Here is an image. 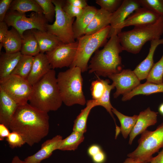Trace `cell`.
Segmentation results:
<instances>
[{"label": "cell", "mask_w": 163, "mask_h": 163, "mask_svg": "<svg viewBox=\"0 0 163 163\" xmlns=\"http://www.w3.org/2000/svg\"><path fill=\"white\" fill-rule=\"evenodd\" d=\"M161 44H163V38L151 41L150 46L147 56L133 71L140 81L147 78L154 64L153 56L155 50Z\"/></svg>", "instance_id": "ac0fdd59"}, {"label": "cell", "mask_w": 163, "mask_h": 163, "mask_svg": "<svg viewBox=\"0 0 163 163\" xmlns=\"http://www.w3.org/2000/svg\"><path fill=\"white\" fill-rule=\"evenodd\" d=\"M4 21L8 26L15 29L23 37L24 32L26 30L36 29L46 31L48 21L43 14L32 12L27 17L25 13L17 11H8Z\"/></svg>", "instance_id": "9c48e42d"}, {"label": "cell", "mask_w": 163, "mask_h": 163, "mask_svg": "<svg viewBox=\"0 0 163 163\" xmlns=\"http://www.w3.org/2000/svg\"><path fill=\"white\" fill-rule=\"evenodd\" d=\"M66 1L74 6L83 9L88 6L85 0H67Z\"/></svg>", "instance_id": "b9f144b4"}, {"label": "cell", "mask_w": 163, "mask_h": 163, "mask_svg": "<svg viewBox=\"0 0 163 163\" xmlns=\"http://www.w3.org/2000/svg\"><path fill=\"white\" fill-rule=\"evenodd\" d=\"M22 37L19 32L14 28L8 30L2 43L5 52L15 53L21 51Z\"/></svg>", "instance_id": "d4e9b609"}, {"label": "cell", "mask_w": 163, "mask_h": 163, "mask_svg": "<svg viewBox=\"0 0 163 163\" xmlns=\"http://www.w3.org/2000/svg\"><path fill=\"white\" fill-rule=\"evenodd\" d=\"M52 1L55 7V20L53 24H47L46 31L56 36L63 43L75 42L73 29L74 18L70 17L63 10L65 1Z\"/></svg>", "instance_id": "ba28073f"}, {"label": "cell", "mask_w": 163, "mask_h": 163, "mask_svg": "<svg viewBox=\"0 0 163 163\" xmlns=\"http://www.w3.org/2000/svg\"><path fill=\"white\" fill-rule=\"evenodd\" d=\"M49 117L30 104L18 105L10 122L9 129L20 134L25 142L32 146L48 134Z\"/></svg>", "instance_id": "6da1fadb"}, {"label": "cell", "mask_w": 163, "mask_h": 163, "mask_svg": "<svg viewBox=\"0 0 163 163\" xmlns=\"http://www.w3.org/2000/svg\"><path fill=\"white\" fill-rule=\"evenodd\" d=\"M160 17L149 9L141 7L129 15L123 22L117 26L110 37L114 33L118 34L125 27L131 26H142L155 23Z\"/></svg>", "instance_id": "4fadbf2b"}, {"label": "cell", "mask_w": 163, "mask_h": 163, "mask_svg": "<svg viewBox=\"0 0 163 163\" xmlns=\"http://www.w3.org/2000/svg\"><path fill=\"white\" fill-rule=\"evenodd\" d=\"M112 112L117 117L120 124V132L123 137L126 139L134 127L137 121L138 115H135L132 116L125 115L113 107Z\"/></svg>", "instance_id": "f546056e"}, {"label": "cell", "mask_w": 163, "mask_h": 163, "mask_svg": "<svg viewBox=\"0 0 163 163\" xmlns=\"http://www.w3.org/2000/svg\"><path fill=\"white\" fill-rule=\"evenodd\" d=\"M158 110L160 113L163 115V103L159 106Z\"/></svg>", "instance_id": "681fc988"}, {"label": "cell", "mask_w": 163, "mask_h": 163, "mask_svg": "<svg viewBox=\"0 0 163 163\" xmlns=\"http://www.w3.org/2000/svg\"><path fill=\"white\" fill-rule=\"evenodd\" d=\"M18 106L16 102L0 88V123L4 124L9 128Z\"/></svg>", "instance_id": "d6986e66"}, {"label": "cell", "mask_w": 163, "mask_h": 163, "mask_svg": "<svg viewBox=\"0 0 163 163\" xmlns=\"http://www.w3.org/2000/svg\"><path fill=\"white\" fill-rule=\"evenodd\" d=\"M9 11L24 13L32 11L43 14L42 9L35 0H13L10 5Z\"/></svg>", "instance_id": "4316f807"}, {"label": "cell", "mask_w": 163, "mask_h": 163, "mask_svg": "<svg viewBox=\"0 0 163 163\" xmlns=\"http://www.w3.org/2000/svg\"><path fill=\"white\" fill-rule=\"evenodd\" d=\"M43 11V14L48 22H52L55 16V7L52 0H35Z\"/></svg>", "instance_id": "836d02e7"}, {"label": "cell", "mask_w": 163, "mask_h": 163, "mask_svg": "<svg viewBox=\"0 0 163 163\" xmlns=\"http://www.w3.org/2000/svg\"><path fill=\"white\" fill-rule=\"evenodd\" d=\"M31 30L38 42L41 53H44L51 51L63 43L56 36L47 31L36 29Z\"/></svg>", "instance_id": "7402d4cb"}, {"label": "cell", "mask_w": 163, "mask_h": 163, "mask_svg": "<svg viewBox=\"0 0 163 163\" xmlns=\"http://www.w3.org/2000/svg\"><path fill=\"white\" fill-rule=\"evenodd\" d=\"M82 72L79 67L73 66L59 72L56 77L62 102L67 106L84 105L86 103L82 90Z\"/></svg>", "instance_id": "5b68a950"}, {"label": "cell", "mask_w": 163, "mask_h": 163, "mask_svg": "<svg viewBox=\"0 0 163 163\" xmlns=\"http://www.w3.org/2000/svg\"><path fill=\"white\" fill-rule=\"evenodd\" d=\"M158 114L149 107L140 112L136 122L129 135V144L131 145L135 137L146 130L148 127L156 123Z\"/></svg>", "instance_id": "9a60e30c"}, {"label": "cell", "mask_w": 163, "mask_h": 163, "mask_svg": "<svg viewBox=\"0 0 163 163\" xmlns=\"http://www.w3.org/2000/svg\"><path fill=\"white\" fill-rule=\"evenodd\" d=\"M27 79L11 74L0 80V88L11 97L18 105L27 103L32 90Z\"/></svg>", "instance_id": "30bf717a"}, {"label": "cell", "mask_w": 163, "mask_h": 163, "mask_svg": "<svg viewBox=\"0 0 163 163\" xmlns=\"http://www.w3.org/2000/svg\"><path fill=\"white\" fill-rule=\"evenodd\" d=\"M20 52L22 55L33 57L40 53L38 42L31 30H26L23 34Z\"/></svg>", "instance_id": "cb8c5ba5"}, {"label": "cell", "mask_w": 163, "mask_h": 163, "mask_svg": "<svg viewBox=\"0 0 163 163\" xmlns=\"http://www.w3.org/2000/svg\"><path fill=\"white\" fill-rule=\"evenodd\" d=\"M34 57L22 55L11 74L27 79L31 70Z\"/></svg>", "instance_id": "1f68e13d"}, {"label": "cell", "mask_w": 163, "mask_h": 163, "mask_svg": "<svg viewBox=\"0 0 163 163\" xmlns=\"http://www.w3.org/2000/svg\"><path fill=\"white\" fill-rule=\"evenodd\" d=\"M142 7L163 17V0H139Z\"/></svg>", "instance_id": "d590c367"}, {"label": "cell", "mask_w": 163, "mask_h": 163, "mask_svg": "<svg viewBox=\"0 0 163 163\" xmlns=\"http://www.w3.org/2000/svg\"><path fill=\"white\" fill-rule=\"evenodd\" d=\"M29 101L32 106L47 113L60 107L63 102L54 69L32 86Z\"/></svg>", "instance_id": "3957f363"}, {"label": "cell", "mask_w": 163, "mask_h": 163, "mask_svg": "<svg viewBox=\"0 0 163 163\" xmlns=\"http://www.w3.org/2000/svg\"><path fill=\"white\" fill-rule=\"evenodd\" d=\"M163 92V84H157L146 82L140 84L130 92L123 95L122 100L126 101L139 94L149 95Z\"/></svg>", "instance_id": "484cf974"}, {"label": "cell", "mask_w": 163, "mask_h": 163, "mask_svg": "<svg viewBox=\"0 0 163 163\" xmlns=\"http://www.w3.org/2000/svg\"><path fill=\"white\" fill-rule=\"evenodd\" d=\"M150 163H163V148L157 156L152 158Z\"/></svg>", "instance_id": "bcb514c9"}, {"label": "cell", "mask_w": 163, "mask_h": 163, "mask_svg": "<svg viewBox=\"0 0 163 163\" xmlns=\"http://www.w3.org/2000/svg\"><path fill=\"white\" fill-rule=\"evenodd\" d=\"M163 34V17L155 23L134 27L132 30L117 34L123 50L136 54L148 41L160 39Z\"/></svg>", "instance_id": "277c9868"}, {"label": "cell", "mask_w": 163, "mask_h": 163, "mask_svg": "<svg viewBox=\"0 0 163 163\" xmlns=\"http://www.w3.org/2000/svg\"><path fill=\"white\" fill-rule=\"evenodd\" d=\"M123 0H96V3L106 11L113 13L121 5Z\"/></svg>", "instance_id": "8d00e7d4"}, {"label": "cell", "mask_w": 163, "mask_h": 163, "mask_svg": "<svg viewBox=\"0 0 163 163\" xmlns=\"http://www.w3.org/2000/svg\"><path fill=\"white\" fill-rule=\"evenodd\" d=\"M84 133L73 131L64 139H62L59 145L58 150L62 151H74L84 140Z\"/></svg>", "instance_id": "4dcf8cb0"}, {"label": "cell", "mask_w": 163, "mask_h": 163, "mask_svg": "<svg viewBox=\"0 0 163 163\" xmlns=\"http://www.w3.org/2000/svg\"><path fill=\"white\" fill-rule=\"evenodd\" d=\"M9 128L2 123H0V140L3 141L7 137L10 132Z\"/></svg>", "instance_id": "7bdbcfd3"}, {"label": "cell", "mask_w": 163, "mask_h": 163, "mask_svg": "<svg viewBox=\"0 0 163 163\" xmlns=\"http://www.w3.org/2000/svg\"><path fill=\"white\" fill-rule=\"evenodd\" d=\"M97 77V79L92 82L91 86L92 100L95 101L99 100L101 98L106 88L104 80Z\"/></svg>", "instance_id": "e575fe53"}, {"label": "cell", "mask_w": 163, "mask_h": 163, "mask_svg": "<svg viewBox=\"0 0 163 163\" xmlns=\"http://www.w3.org/2000/svg\"><path fill=\"white\" fill-rule=\"evenodd\" d=\"M11 163H27L24 160L22 161L20 159L19 157L15 156L13 158Z\"/></svg>", "instance_id": "7dc6e473"}, {"label": "cell", "mask_w": 163, "mask_h": 163, "mask_svg": "<svg viewBox=\"0 0 163 163\" xmlns=\"http://www.w3.org/2000/svg\"><path fill=\"white\" fill-rule=\"evenodd\" d=\"M6 139L10 147L12 149L21 147L26 143L21 135L14 131L10 133Z\"/></svg>", "instance_id": "74e56055"}, {"label": "cell", "mask_w": 163, "mask_h": 163, "mask_svg": "<svg viewBox=\"0 0 163 163\" xmlns=\"http://www.w3.org/2000/svg\"><path fill=\"white\" fill-rule=\"evenodd\" d=\"M110 29L109 25L96 33L84 35L77 39L78 45L76 57L70 67L77 66L81 69L82 72L86 71L91 57L94 52L105 43Z\"/></svg>", "instance_id": "8992f818"}, {"label": "cell", "mask_w": 163, "mask_h": 163, "mask_svg": "<svg viewBox=\"0 0 163 163\" xmlns=\"http://www.w3.org/2000/svg\"><path fill=\"white\" fill-rule=\"evenodd\" d=\"M86 107L81 110L74 121L73 131H77L84 133L87 131V119L92 108L96 107L94 100H88L86 103Z\"/></svg>", "instance_id": "83f0119b"}, {"label": "cell", "mask_w": 163, "mask_h": 163, "mask_svg": "<svg viewBox=\"0 0 163 163\" xmlns=\"http://www.w3.org/2000/svg\"><path fill=\"white\" fill-rule=\"evenodd\" d=\"M102 150L101 147L96 144L91 145L88 149V153L91 157Z\"/></svg>", "instance_id": "f6af8a7d"}, {"label": "cell", "mask_w": 163, "mask_h": 163, "mask_svg": "<svg viewBox=\"0 0 163 163\" xmlns=\"http://www.w3.org/2000/svg\"><path fill=\"white\" fill-rule=\"evenodd\" d=\"M112 14L101 8L97 10L86 29L84 35L94 34L109 25Z\"/></svg>", "instance_id": "603a6c76"}, {"label": "cell", "mask_w": 163, "mask_h": 163, "mask_svg": "<svg viewBox=\"0 0 163 163\" xmlns=\"http://www.w3.org/2000/svg\"><path fill=\"white\" fill-rule=\"evenodd\" d=\"M51 69V66L46 54L40 53L34 56L31 70L27 80L33 86Z\"/></svg>", "instance_id": "2e32d148"}, {"label": "cell", "mask_w": 163, "mask_h": 163, "mask_svg": "<svg viewBox=\"0 0 163 163\" xmlns=\"http://www.w3.org/2000/svg\"><path fill=\"white\" fill-rule=\"evenodd\" d=\"M8 26L5 21L0 22V43H3L8 30Z\"/></svg>", "instance_id": "60d3db41"}, {"label": "cell", "mask_w": 163, "mask_h": 163, "mask_svg": "<svg viewBox=\"0 0 163 163\" xmlns=\"http://www.w3.org/2000/svg\"><path fill=\"white\" fill-rule=\"evenodd\" d=\"M123 51L117 34H113L103 49L97 50L91 58L88 66L89 73L94 72L97 76L108 77L122 71L121 58Z\"/></svg>", "instance_id": "7a4b0ae2"}, {"label": "cell", "mask_w": 163, "mask_h": 163, "mask_svg": "<svg viewBox=\"0 0 163 163\" xmlns=\"http://www.w3.org/2000/svg\"><path fill=\"white\" fill-rule=\"evenodd\" d=\"M123 163H144L139 161H136L134 160L133 159L128 157L126 158Z\"/></svg>", "instance_id": "c3c4849f"}, {"label": "cell", "mask_w": 163, "mask_h": 163, "mask_svg": "<svg viewBox=\"0 0 163 163\" xmlns=\"http://www.w3.org/2000/svg\"><path fill=\"white\" fill-rule=\"evenodd\" d=\"M91 158L95 163H103L106 159L105 154L102 150Z\"/></svg>", "instance_id": "ee69618b"}, {"label": "cell", "mask_w": 163, "mask_h": 163, "mask_svg": "<svg viewBox=\"0 0 163 163\" xmlns=\"http://www.w3.org/2000/svg\"><path fill=\"white\" fill-rule=\"evenodd\" d=\"M78 45L77 40L73 43H63L46 52L45 54L52 69L70 67L75 59Z\"/></svg>", "instance_id": "8fae6325"}, {"label": "cell", "mask_w": 163, "mask_h": 163, "mask_svg": "<svg viewBox=\"0 0 163 163\" xmlns=\"http://www.w3.org/2000/svg\"><path fill=\"white\" fill-rule=\"evenodd\" d=\"M138 145L128 157L144 163H149L153 155L163 147V123L154 131L145 130L141 134L138 141Z\"/></svg>", "instance_id": "52a82bcc"}, {"label": "cell", "mask_w": 163, "mask_h": 163, "mask_svg": "<svg viewBox=\"0 0 163 163\" xmlns=\"http://www.w3.org/2000/svg\"><path fill=\"white\" fill-rule=\"evenodd\" d=\"M62 139L61 136L57 135L51 139L46 140L42 144L39 151L27 157L24 160L27 163H40L42 161L50 157L54 151L58 150Z\"/></svg>", "instance_id": "e0dca14e"}, {"label": "cell", "mask_w": 163, "mask_h": 163, "mask_svg": "<svg viewBox=\"0 0 163 163\" xmlns=\"http://www.w3.org/2000/svg\"><path fill=\"white\" fill-rule=\"evenodd\" d=\"M146 82L163 84V54L160 60L154 63L146 78Z\"/></svg>", "instance_id": "d6a6232c"}, {"label": "cell", "mask_w": 163, "mask_h": 163, "mask_svg": "<svg viewBox=\"0 0 163 163\" xmlns=\"http://www.w3.org/2000/svg\"><path fill=\"white\" fill-rule=\"evenodd\" d=\"M13 0H0V22L4 21Z\"/></svg>", "instance_id": "ab89813d"}, {"label": "cell", "mask_w": 163, "mask_h": 163, "mask_svg": "<svg viewBox=\"0 0 163 163\" xmlns=\"http://www.w3.org/2000/svg\"><path fill=\"white\" fill-rule=\"evenodd\" d=\"M105 90L101 98L98 101H94L96 106H100L104 107L109 113L114 120L116 126V135L118 136L120 132V127L116 124L115 119L114 117L112 110L113 107L112 105L110 100V94L112 90L115 88V86L112 83L110 85V81L108 79L104 80Z\"/></svg>", "instance_id": "f1b7e54d"}, {"label": "cell", "mask_w": 163, "mask_h": 163, "mask_svg": "<svg viewBox=\"0 0 163 163\" xmlns=\"http://www.w3.org/2000/svg\"><path fill=\"white\" fill-rule=\"evenodd\" d=\"M108 77L112 81V83L116 88V91L113 94L114 98L130 92L140 84V81L133 71L130 69H123Z\"/></svg>", "instance_id": "7c38bea8"}, {"label": "cell", "mask_w": 163, "mask_h": 163, "mask_svg": "<svg viewBox=\"0 0 163 163\" xmlns=\"http://www.w3.org/2000/svg\"><path fill=\"white\" fill-rule=\"evenodd\" d=\"M97 10L94 7L88 6L83 9L82 14L76 18L73 23V29L75 39L84 35L85 32L90 24Z\"/></svg>", "instance_id": "ffe728a7"}, {"label": "cell", "mask_w": 163, "mask_h": 163, "mask_svg": "<svg viewBox=\"0 0 163 163\" xmlns=\"http://www.w3.org/2000/svg\"><path fill=\"white\" fill-rule=\"evenodd\" d=\"M141 7L139 0H123L118 8L112 14L110 23V29L108 38H110L117 26L123 22L129 15Z\"/></svg>", "instance_id": "5bb4252c"}, {"label": "cell", "mask_w": 163, "mask_h": 163, "mask_svg": "<svg viewBox=\"0 0 163 163\" xmlns=\"http://www.w3.org/2000/svg\"><path fill=\"white\" fill-rule=\"evenodd\" d=\"M22 55L21 52H0V80L10 75L19 62Z\"/></svg>", "instance_id": "44dd1931"}, {"label": "cell", "mask_w": 163, "mask_h": 163, "mask_svg": "<svg viewBox=\"0 0 163 163\" xmlns=\"http://www.w3.org/2000/svg\"><path fill=\"white\" fill-rule=\"evenodd\" d=\"M64 11L70 17L77 18L82 13L83 9L74 6L65 1L62 6Z\"/></svg>", "instance_id": "f35d334b"}]
</instances>
